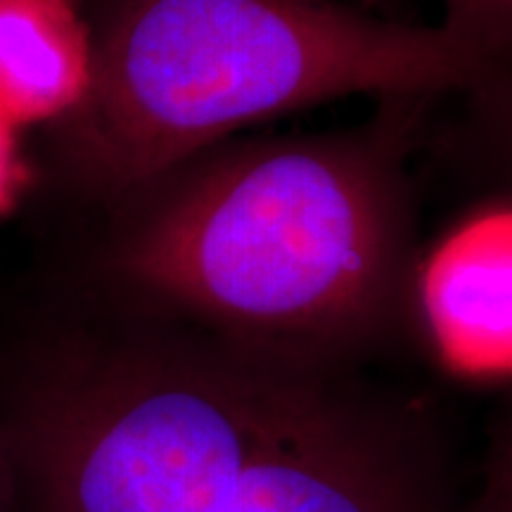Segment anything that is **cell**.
I'll use <instances>...</instances> for the list:
<instances>
[{
  "instance_id": "cell-10",
  "label": "cell",
  "mask_w": 512,
  "mask_h": 512,
  "mask_svg": "<svg viewBox=\"0 0 512 512\" xmlns=\"http://www.w3.org/2000/svg\"><path fill=\"white\" fill-rule=\"evenodd\" d=\"M479 98H484L489 105L508 107L510 121H512V81L510 79H491L486 81L482 88H477Z\"/></svg>"
},
{
  "instance_id": "cell-3",
  "label": "cell",
  "mask_w": 512,
  "mask_h": 512,
  "mask_svg": "<svg viewBox=\"0 0 512 512\" xmlns=\"http://www.w3.org/2000/svg\"><path fill=\"white\" fill-rule=\"evenodd\" d=\"M347 370L356 368L188 320L107 339L76 356L36 406L41 508L211 512L242 467Z\"/></svg>"
},
{
  "instance_id": "cell-12",
  "label": "cell",
  "mask_w": 512,
  "mask_h": 512,
  "mask_svg": "<svg viewBox=\"0 0 512 512\" xmlns=\"http://www.w3.org/2000/svg\"><path fill=\"white\" fill-rule=\"evenodd\" d=\"M0 491H3V489H0Z\"/></svg>"
},
{
  "instance_id": "cell-2",
  "label": "cell",
  "mask_w": 512,
  "mask_h": 512,
  "mask_svg": "<svg viewBox=\"0 0 512 512\" xmlns=\"http://www.w3.org/2000/svg\"><path fill=\"white\" fill-rule=\"evenodd\" d=\"M91 76L60 119L83 190L117 202L259 121L351 95L472 91L489 69L444 27L337 0H98Z\"/></svg>"
},
{
  "instance_id": "cell-9",
  "label": "cell",
  "mask_w": 512,
  "mask_h": 512,
  "mask_svg": "<svg viewBox=\"0 0 512 512\" xmlns=\"http://www.w3.org/2000/svg\"><path fill=\"white\" fill-rule=\"evenodd\" d=\"M19 185V157L15 121L0 112V209L12 202Z\"/></svg>"
},
{
  "instance_id": "cell-11",
  "label": "cell",
  "mask_w": 512,
  "mask_h": 512,
  "mask_svg": "<svg viewBox=\"0 0 512 512\" xmlns=\"http://www.w3.org/2000/svg\"><path fill=\"white\" fill-rule=\"evenodd\" d=\"M0 3H3V0H0Z\"/></svg>"
},
{
  "instance_id": "cell-7",
  "label": "cell",
  "mask_w": 512,
  "mask_h": 512,
  "mask_svg": "<svg viewBox=\"0 0 512 512\" xmlns=\"http://www.w3.org/2000/svg\"><path fill=\"white\" fill-rule=\"evenodd\" d=\"M444 27L489 69V79L512 67V0H444Z\"/></svg>"
},
{
  "instance_id": "cell-5",
  "label": "cell",
  "mask_w": 512,
  "mask_h": 512,
  "mask_svg": "<svg viewBox=\"0 0 512 512\" xmlns=\"http://www.w3.org/2000/svg\"><path fill=\"white\" fill-rule=\"evenodd\" d=\"M415 302L441 354L463 373L512 375V209L467 226Z\"/></svg>"
},
{
  "instance_id": "cell-4",
  "label": "cell",
  "mask_w": 512,
  "mask_h": 512,
  "mask_svg": "<svg viewBox=\"0 0 512 512\" xmlns=\"http://www.w3.org/2000/svg\"><path fill=\"white\" fill-rule=\"evenodd\" d=\"M211 512H463L441 432L347 370L261 448Z\"/></svg>"
},
{
  "instance_id": "cell-1",
  "label": "cell",
  "mask_w": 512,
  "mask_h": 512,
  "mask_svg": "<svg viewBox=\"0 0 512 512\" xmlns=\"http://www.w3.org/2000/svg\"><path fill=\"white\" fill-rule=\"evenodd\" d=\"M406 119L228 138L117 200L119 285L252 347L358 368L415 313Z\"/></svg>"
},
{
  "instance_id": "cell-8",
  "label": "cell",
  "mask_w": 512,
  "mask_h": 512,
  "mask_svg": "<svg viewBox=\"0 0 512 512\" xmlns=\"http://www.w3.org/2000/svg\"><path fill=\"white\" fill-rule=\"evenodd\" d=\"M463 512H512V401L491 437L482 486Z\"/></svg>"
},
{
  "instance_id": "cell-6",
  "label": "cell",
  "mask_w": 512,
  "mask_h": 512,
  "mask_svg": "<svg viewBox=\"0 0 512 512\" xmlns=\"http://www.w3.org/2000/svg\"><path fill=\"white\" fill-rule=\"evenodd\" d=\"M91 76V34L74 0L0 3V112L64 119Z\"/></svg>"
}]
</instances>
